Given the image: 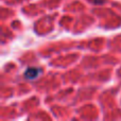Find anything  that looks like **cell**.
Wrapping results in <instances>:
<instances>
[{
  "mask_svg": "<svg viewBox=\"0 0 121 121\" xmlns=\"http://www.w3.org/2000/svg\"><path fill=\"white\" fill-rule=\"evenodd\" d=\"M40 74V69L36 67H29L25 72V77L28 80H34Z\"/></svg>",
  "mask_w": 121,
  "mask_h": 121,
  "instance_id": "obj_1",
  "label": "cell"
},
{
  "mask_svg": "<svg viewBox=\"0 0 121 121\" xmlns=\"http://www.w3.org/2000/svg\"><path fill=\"white\" fill-rule=\"evenodd\" d=\"M102 1L103 0H94L95 3H102Z\"/></svg>",
  "mask_w": 121,
  "mask_h": 121,
  "instance_id": "obj_2",
  "label": "cell"
}]
</instances>
